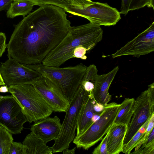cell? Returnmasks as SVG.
Returning <instances> with one entry per match:
<instances>
[{
	"label": "cell",
	"instance_id": "1",
	"mask_svg": "<svg viewBox=\"0 0 154 154\" xmlns=\"http://www.w3.org/2000/svg\"><path fill=\"white\" fill-rule=\"evenodd\" d=\"M64 9L42 5L17 24L7 45L8 57L23 64L42 63L70 32Z\"/></svg>",
	"mask_w": 154,
	"mask_h": 154
},
{
	"label": "cell",
	"instance_id": "2",
	"mask_svg": "<svg viewBox=\"0 0 154 154\" xmlns=\"http://www.w3.org/2000/svg\"><path fill=\"white\" fill-rule=\"evenodd\" d=\"M103 34L100 26L90 22L71 26L69 33L47 56L42 63L45 66L59 67L73 58L86 60L85 54L101 40Z\"/></svg>",
	"mask_w": 154,
	"mask_h": 154
},
{
	"label": "cell",
	"instance_id": "3",
	"mask_svg": "<svg viewBox=\"0 0 154 154\" xmlns=\"http://www.w3.org/2000/svg\"><path fill=\"white\" fill-rule=\"evenodd\" d=\"M24 65L52 82L69 102L75 95L88 67L82 63L63 68L45 66L42 63Z\"/></svg>",
	"mask_w": 154,
	"mask_h": 154
},
{
	"label": "cell",
	"instance_id": "4",
	"mask_svg": "<svg viewBox=\"0 0 154 154\" xmlns=\"http://www.w3.org/2000/svg\"><path fill=\"white\" fill-rule=\"evenodd\" d=\"M9 92L18 102L29 123L49 116L50 107L31 84L8 87Z\"/></svg>",
	"mask_w": 154,
	"mask_h": 154
},
{
	"label": "cell",
	"instance_id": "5",
	"mask_svg": "<svg viewBox=\"0 0 154 154\" xmlns=\"http://www.w3.org/2000/svg\"><path fill=\"white\" fill-rule=\"evenodd\" d=\"M90 92L85 91L80 82L75 95L70 102L58 136L51 147L53 153L62 152L69 147L75 136L77 120L82 106Z\"/></svg>",
	"mask_w": 154,
	"mask_h": 154
},
{
	"label": "cell",
	"instance_id": "6",
	"mask_svg": "<svg viewBox=\"0 0 154 154\" xmlns=\"http://www.w3.org/2000/svg\"><path fill=\"white\" fill-rule=\"evenodd\" d=\"M120 105L113 102L104 106L98 119L79 137L74 138L73 143L77 148L87 150L101 140L113 123Z\"/></svg>",
	"mask_w": 154,
	"mask_h": 154
},
{
	"label": "cell",
	"instance_id": "7",
	"mask_svg": "<svg viewBox=\"0 0 154 154\" xmlns=\"http://www.w3.org/2000/svg\"><path fill=\"white\" fill-rule=\"evenodd\" d=\"M64 10L73 15L80 16L100 26L116 25L121 18L120 12L107 3L92 2L85 5H70Z\"/></svg>",
	"mask_w": 154,
	"mask_h": 154
},
{
	"label": "cell",
	"instance_id": "8",
	"mask_svg": "<svg viewBox=\"0 0 154 154\" xmlns=\"http://www.w3.org/2000/svg\"><path fill=\"white\" fill-rule=\"evenodd\" d=\"M28 120L19 104L12 95L0 96V125L12 134L21 133Z\"/></svg>",
	"mask_w": 154,
	"mask_h": 154
},
{
	"label": "cell",
	"instance_id": "9",
	"mask_svg": "<svg viewBox=\"0 0 154 154\" xmlns=\"http://www.w3.org/2000/svg\"><path fill=\"white\" fill-rule=\"evenodd\" d=\"M1 62L0 72L5 85L8 87L31 84L42 75L37 71L11 57Z\"/></svg>",
	"mask_w": 154,
	"mask_h": 154
},
{
	"label": "cell",
	"instance_id": "10",
	"mask_svg": "<svg viewBox=\"0 0 154 154\" xmlns=\"http://www.w3.org/2000/svg\"><path fill=\"white\" fill-rule=\"evenodd\" d=\"M153 113L154 103L149 100L146 90L142 92L135 100L133 114L128 125L123 145L129 141L147 121L150 118Z\"/></svg>",
	"mask_w": 154,
	"mask_h": 154
},
{
	"label": "cell",
	"instance_id": "11",
	"mask_svg": "<svg viewBox=\"0 0 154 154\" xmlns=\"http://www.w3.org/2000/svg\"><path fill=\"white\" fill-rule=\"evenodd\" d=\"M32 84L53 112H66L70 102L60 89L52 82L42 75Z\"/></svg>",
	"mask_w": 154,
	"mask_h": 154
},
{
	"label": "cell",
	"instance_id": "12",
	"mask_svg": "<svg viewBox=\"0 0 154 154\" xmlns=\"http://www.w3.org/2000/svg\"><path fill=\"white\" fill-rule=\"evenodd\" d=\"M154 51V22L149 27L112 55L114 58L128 55L139 57Z\"/></svg>",
	"mask_w": 154,
	"mask_h": 154
},
{
	"label": "cell",
	"instance_id": "13",
	"mask_svg": "<svg viewBox=\"0 0 154 154\" xmlns=\"http://www.w3.org/2000/svg\"><path fill=\"white\" fill-rule=\"evenodd\" d=\"M61 125L57 116L53 117L49 116L35 122L30 129L47 144L57 138Z\"/></svg>",
	"mask_w": 154,
	"mask_h": 154
},
{
	"label": "cell",
	"instance_id": "14",
	"mask_svg": "<svg viewBox=\"0 0 154 154\" xmlns=\"http://www.w3.org/2000/svg\"><path fill=\"white\" fill-rule=\"evenodd\" d=\"M119 69V66H116L107 73L97 75L93 91L96 102L104 106L110 100L111 96L109 92V87Z\"/></svg>",
	"mask_w": 154,
	"mask_h": 154
},
{
	"label": "cell",
	"instance_id": "15",
	"mask_svg": "<svg viewBox=\"0 0 154 154\" xmlns=\"http://www.w3.org/2000/svg\"><path fill=\"white\" fill-rule=\"evenodd\" d=\"M128 125L113 123L108 131L106 143L108 154H119L122 152Z\"/></svg>",
	"mask_w": 154,
	"mask_h": 154
},
{
	"label": "cell",
	"instance_id": "16",
	"mask_svg": "<svg viewBox=\"0 0 154 154\" xmlns=\"http://www.w3.org/2000/svg\"><path fill=\"white\" fill-rule=\"evenodd\" d=\"M95 103L93 92H91L83 103L80 111L77 120L76 135L75 137H79L93 122L91 119L95 113L94 109V106Z\"/></svg>",
	"mask_w": 154,
	"mask_h": 154
},
{
	"label": "cell",
	"instance_id": "17",
	"mask_svg": "<svg viewBox=\"0 0 154 154\" xmlns=\"http://www.w3.org/2000/svg\"><path fill=\"white\" fill-rule=\"evenodd\" d=\"M24 154H52L51 147L33 132L26 137L23 142Z\"/></svg>",
	"mask_w": 154,
	"mask_h": 154
},
{
	"label": "cell",
	"instance_id": "18",
	"mask_svg": "<svg viewBox=\"0 0 154 154\" xmlns=\"http://www.w3.org/2000/svg\"><path fill=\"white\" fill-rule=\"evenodd\" d=\"M135 100L134 98H126L120 104L113 123L128 125L133 114Z\"/></svg>",
	"mask_w": 154,
	"mask_h": 154
},
{
	"label": "cell",
	"instance_id": "19",
	"mask_svg": "<svg viewBox=\"0 0 154 154\" xmlns=\"http://www.w3.org/2000/svg\"><path fill=\"white\" fill-rule=\"evenodd\" d=\"M35 5L29 0H17L12 2L8 10L6 16L8 18H13L19 16H25L30 13Z\"/></svg>",
	"mask_w": 154,
	"mask_h": 154
},
{
	"label": "cell",
	"instance_id": "20",
	"mask_svg": "<svg viewBox=\"0 0 154 154\" xmlns=\"http://www.w3.org/2000/svg\"><path fill=\"white\" fill-rule=\"evenodd\" d=\"M154 0H122L120 14L126 15L131 11L147 6L154 9Z\"/></svg>",
	"mask_w": 154,
	"mask_h": 154
},
{
	"label": "cell",
	"instance_id": "21",
	"mask_svg": "<svg viewBox=\"0 0 154 154\" xmlns=\"http://www.w3.org/2000/svg\"><path fill=\"white\" fill-rule=\"evenodd\" d=\"M13 140L12 134L0 125V154H9Z\"/></svg>",
	"mask_w": 154,
	"mask_h": 154
},
{
	"label": "cell",
	"instance_id": "22",
	"mask_svg": "<svg viewBox=\"0 0 154 154\" xmlns=\"http://www.w3.org/2000/svg\"><path fill=\"white\" fill-rule=\"evenodd\" d=\"M150 119L147 121L128 143L123 145L122 152L126 154L131 153V151L135 148L137 143L145 131Z\"/></svg>",
	"mask_w": 154,
	"mask_h": 154
},
{
	"label": "cell",
	"instance_id": "23",
	"mask_svg": "<svg viewBox=\"0 0 154 154\" xmlns=\"http://www.w3.org/2000/svg\"><path fill=\"white\" fill-rule=\"evenodd\" d=\"M33 2L35 5L41 6L49 4L56 5L65 9L68 6L72 5V0H29Z\"/></svg>",
	"mask_w": 154,
	"mask_h": 154
},
{
	"label": "cell",
	"instance_id": "24",
	"mask_svg": "<svg viewBox=\"0 0 154 154\" xmlns=\"http://www.w3.org/2000/svg\"><path fill=\"white\" fill-rule=\"evenodd\" d=\"M154 113H153L149 122L147 128L145 132L142 135L135 147L134 152L138 150L142 144L147 140L149 136L154 128Z\"/></svg>",
	"mask_w": 154,
	"mask_h": 154
},
{
	"label": "cell",
	"instance_id": "25",
	"mask_svg": "<svg viewBox=\"0 0 154 154\" xmlns=\"http://www.w3.org/2000/svg\"><path fill=\"white\" fill-rule=\"evenodd\" d=\"M107 136V133L100 144L94 149L92 153V154H108L106 146Z\"/></svg>",
	"mask_w": 154,
	"mask_h": 154
},
{
	"label": "cell",
	"instance_id": "26",
	"mask_svg": "<svg viewBox=\"0 0 154 154\" xmlns=\"http://www.w3.org/2000/svg\"><path fill=\"white\" fill-rule=\"evenodd\" d=\"M9 154H24L23 144L13 141L10 148Z\"/></svg>",
	"mask_w": 154,
	"mask_h": 154
},
{
	"label": "cell",
	"instance_id": "27",
	"mask_svg": "<svg viewBox=\"0 0 154 154\" xmlns=\"http://www.w3.org/2000/svg\"><path fill=\"white\" fill-rule=\"evenodd\" d=\"M154 154V141L145 146L140 151L136 152L134 154Z\"/></svg>",
	"mask_w": 154,
	"mask_h": 154
},
{
	"label": "cell",
	"instance_id": "28",
	"mask_svg": "<svg viewBox=\"0 0 154 154\" xmlns=\"http://www.w3.org/2000/svg\"><path fill=\"white\" fill-rule=\"evenodd\" d=\"M6 41L5 34L3 32H0V57L2 56L7 47Z\"/></svg>",
	"mask_w": 154,
	"mask_h": 154
},
{
	"label": "cell",
	"instance_id": "29",
	"mask_svg": "<svg viewBox=\"0 0 154 154\" xmlns=\"http://www.w3.org/2000/svg\"><path fill=\"white\" fill-rule=\"evenodd\" d=\"M13 1V0H0V12L8 10Z\"/></svg>",
	"mask_w": 154,
	"mask_h": 154
},
{
	"label": "cell",
	"instance_id": "30",
	"mask_svg": "<svg viewBox=\"0 0 154 154\" xmlns=\"http://www.w3.org/2000/svg\"><path fill=\"white\" fill-rule=\"evenodd\" d=\"M72 5L77 6H81L86 5L92 3L91 0H72Z\"/></svg>",
	"mask_w": 154,
	"mask_h": 154
},
{
	"label": "cell",
	"instance_id": "31",
	"mask_svg": "<svg viewBox=\"0 0 154 154\" xmlns=\"http://www.w3.org/2000/svg\"><path fill=\"white\" fill-rule=\"evenodd\" d=\"M104 106L96 102L94 106V109L95 113H101L104 109Z\"/></svg>",
	"mask_w": 154,
	"mask_h": 154
},
{
	"label": "cell",
	"instance_id": "32",
	"mask_svg": "<svg viewBox=\"0 0 154 154\" xmlns=\"http://www.w3.org/2000/svg\"><path fill=\"white\" fill-rule=\"evenodd\" d=\"M76 148V146L71 149H69L68 148H66L63 151V154H74Z\"/></svg>",
	"mask_w": 154,
	"mask_h": 154
},
{
	"label": "cell",
	"instance_id": "33",
	"mask_svg": "<svg viewBox=\"0 0 154 154\" xmlns=\"http://www.w3.org/2000/svg\"><path fill=\"white\" fill-rule=\"evenodd\" d=\"M9 92L8 87L7 85H2L0 87V92L6 93Z\"/></svg>",
	"mask_w": 154,
	"mask_h": 154
},
{
	"label": "cell",
	"instance_id": "34",
	"mask_svg": "<svg viewBox=\"0 0 154 154\" xmlns=\"http://www.w3.org/2000/svg\"><path fill=\"white\" fill-rule=\"evenodd\" d=\"M5 85L0 72V85Z\"/></svg>",
	"mask_w": 154,
	"mask_h": 154
},
{
	"label": "cell",
	"instance_id": "35",
	"mask_svg": "<svg viewBox=\"0 0 154 154\" xmlns=\"http://www.w3.org/2000/svg\"><path fill=\"white\" fill-rule=\"evenodd\" d=\"M13 1H16V0H13Z\"/></svg>",
	"mask_w": 154,
	"mask_h": 154
},
{
	"label": "cell",
	"instance_id": "36",
	"mask_svg": "<svg viewBox=\"0 0 154 154\" xmlns=\"http://www.w3.org/2000/svg\"></svg>",
	"mask_w": 154,
	"mask_h": 154
}]
</instances>
